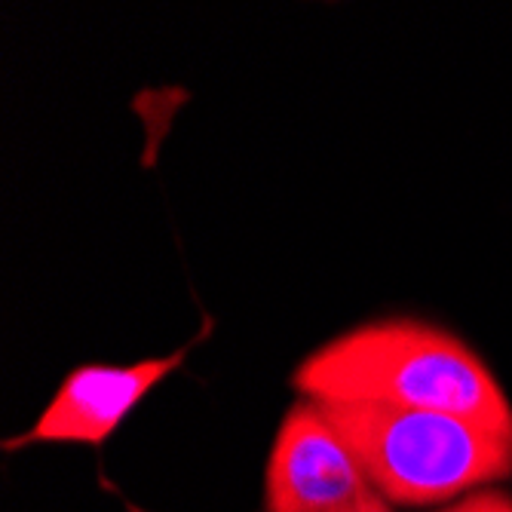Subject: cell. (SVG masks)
I'll return each mask as SVG.
<instances>
[{
	"instance_id": "6da1fadb",
	"label": "cell",
	"mask_w": 512,
	"mask_h": 512,
	"mask_svg": "<svg viewBox=\"0 0 512 512\" xmlns=\"http://www.w3.org/2000/svg\"><path fill=\"white\" fill-rule=\"evenodd\" d=\"M301 399L430 408L512 433V402L479 353L411 316L353 325L316 347L292 375Z\"/></svg>"
},
{
	"instance_id": "7a4b0ae2",
	"label": "cell",
	"mask_w": 512,
	"mask_h": 512,
	"mask_svg": "<svg viewBox=\"0 0 512 512\" xmlns=\"http://www.w3.org/2000/svg\"><path fill=\"white\" fill-rule=\"evenodd\" d=\"M393 506H445L512 476V433L378 402H316Z\"/></svg>"
},
{
	"instance_id": "277c9868",
	"label": "cell",
	"mask_w": 512,
	"mask_h": 512,
	"mask_svg": "<svg viewBox=\"0 0 512 512\" xmlns=\"http://www.w3.org/2000/svg\"><path fill=\"white\" fill-rule=\"evenodd\" d=\"M188 353L191 347H181L169 356H151L132 365L86 362L71 368L37 421L22 436L7 439L4 448L16 451L46 442H74L92 448L105 445L129 411L160 381H166Z\"/></svg>"
},
{
	"instance_id": "3957f363",
	"label": "cell",
	"mask_w": 512,
	"mask_h": 512,
	"mask_svg": "<svg viewBox=\"0 0 512 512\" xmlns=\"http://www.w3.org/2000/svg\"><path fill=\"white\" fill-rule=\"evenodd\" d=\"M350 445L313 399H298L276 430L264 512H393Z\"/></svg>"
},
{
	"instance_id": "5b68a950",
	"label": "cell",
	"mask_w": 512,
	"mask_h": 512,
	"mask_svg": "<svg viewBox=\"0 0 512 512\" xmlns=\"http://www.w3.org/2000/svg\"><path fill=\"white\" fill-rule=\"evenodd\" d=\"M433 512H512V497L497 488H482L454 503H445Z\"/></svg>"
}]
</instances>
